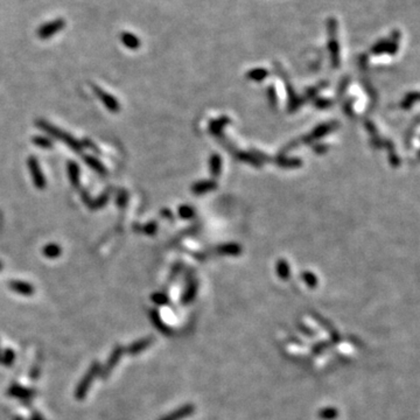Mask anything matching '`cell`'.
Here are the masks:
<instances>
[{"label":"cell","instance_id":"cell-12","mask_svg":"<svg viewBox=\"0 0 420 420\" xmlns=\"http://www.w3.org/2000/svg\"><path fill=\"white\" fill-rule=\"evenodd\" d=\"M82 198H83V201L85 203L88 204V207L90 208V209H98V208H102V207H104V204L108 202V200H109V195L108 194H104V195H101V196H99L97 200H95V201H92L90 197H89V195H88V193L87 191H82Z\"/></svg>","mask_w":420,"mask_h":420},{"label":"cell","instance_id":"cell-9","mask_svg":"<svg viewBox=\"0 0 420 420\" xmlns=\"http://www.w3.org/2000/svg\"><path fill=\"white\" fill-rule=\"evenodd\" d=\"M9 289H11L13 292L26 297H31L35 292L34 286L31 285L29 283L19 282V280H13V282L9 283Z\"/></svg>","mask_w":420,"mask_h":420},{"label":"cell","instance_id":"cell-21","mask_svg":"<svg viewBox=\"0 0 420 420\" xmlns=\"http://www.w3.org/2000/svg\"><path fill=\"white\" fill-rule=\"evenodd\" d=\"M155 229V226H154V223H151L150 226H147L146 227V233L148 234V235H152V233H153V230Z\"/></svg>","mask_w":420,"mask_h":420},{"label":"cell","instance_id":"cell-5","mask_svg":"<svg viewBox=\"0 0 420 420\" xmlns=\"http://www.w3.org/2000/svg\"><path fill=\"white\" fill-rule=\"evenodd\" d=\"M92 89H94L96 96L101 99L102 103L105 105V108H107L109 111H111L112 114H117V112L120 110V105H119L118 101L114 97V96L108 94L107 91L102 90L101 88L97 87V85H92Z\"/></svg>","mask_w":420,"mask_h":420},{"label":"cell","instance_id":"cell-10","mask_svg":"<svg viewBox=\"0 0 420 420\" xmlns=\"http://www.w3.org/2000/svg\"><path fill=\"white\" fill-rule=\"evenodd\" d=\"M153 342H154V339L152 336L151 337H145V339L138 340V341L132 343V345L126 349V352L128 354H131V355H137V354L144 352V350H146L148 347H151V345Z\"/></svg>","mask_w":420,"mask_h":420},{"label":"cell","instance_id":"cell-16","mask_svg":"<svg viewBox=\"0 0 420 420\" xmlns=\"http://www.w3.org/2000/svg\"><path fill=\"white\" fill-rule=\"evenodd\" d=\"M339 417V411L335 408H325L320 410L319 418L322 420H334Z\"/></svg>","mask_w":420,"mask_h":420},{"label":"cell","instance_id":"cell-22","mask_svg":"<svg viewBox=\"0 0 420 420\" xmlns=\"http://www.w3.org/2000/svg\"><path fill=\"white\" fill-rule=\"evenodd\" d=\"M2 266H4V265H2V263H1V262H0V271H1V269H2Z\"/></svg>","mask_w":420,"mask_h":420},{"label":"cell","instance_id":"cell-20","mask_svg":"<svg viewBox=\"0 0 420 420\" xmlns=\"http://www.w3.org/2000/svg\"><path fill=\"white\" fill-rule=\"evenodd\" d=\"M13 361H14V353H13L12 350H7L5 357H2V362H4L6 365H11Z\"/></svg>","mask_w":420,"mask_h":420},{"label":"cell","instance_id":"cell-18","mask_svg":"<svg viewBox=\"0 0 420 420\" xmlns=\"http://www.w3.org/2000/svg\"><path fill=\"white\" fill-rule=\"evenodd\" d=\"M127 200H128V194H127V191H126V190H120V191H119L118 197H117V203H118V207L124 208L125 206H126Z\"/></svg>","mask_w":420,"mask_h":420},{"label":"cell","instance_id":"cell-13","mask_svg":"<svg viewBox=\"0 0 420 420\" xmlns=\"http://www.w3.org/2000/svg\"><path fill=\"white\" fill-rule=\"evenodd\" d=\"M68 175L72 186L77 187L79 183V167L74 161H69L68 163Z\"/></svg>","mask_w":420,"mask_h":420},{"label":"cell","instance_id":"cell-19","mask_svg":"<svg viewBox=\"0 0 420 420\" xmlns=\"http://www.w3.org/2000/svg\"><path fill=\"white\" fill-rule=\"evenodd\" d=\"M152 299H153L154 302L159 303V305H164V303L167 302V298L166 296H164V294L161 293H157L153 294V297H152Z\"/></svg>","mask_w":420,"mask_h":420},{"label":"cell","instance_id":"cell-3","mask_svg":"<svg viewBox=\"0 0 420 420\" xmlns=\"http://www.w3.org/2000/svg\"><path fill=\"white\" fill-rule=\"evenodd\" d=\"M65 26V21L62 18H58L55 20H53V21L46 22L42 26H40L38 32H36V34L41 40H47L51 39L52 36H54L55 34H58L59 32H61L62 29L64 28Z\"/></svg>","mask_w":420,"mask_h":420},{"label":"cell","instance_id":"cell-17","mask_svg":"<svg viewBox=\"0 0 420 420\" xmlns=\"http://www.w3.org/2000/svg\"><path fill=\"white\" fill-rule=\"evenodd\" d=\"M32 141L33 144L36 145V146L45 148V150H49V148L53 147V141L51 140V139L41 137V135H35V137H33Z\"/></svg>","mask_w":420,"mask_h":420},{"label":"cell","instance_id":"cell-6","mask_svg":"<svg viewBox=\"0 0 420 420\" xmlns=\"http://www.w3.org/2000/svg\"><path fill=\"white\" fill-rule=\"evenodd\" d=\"M124 353H126V349H125L124 347H121V346L116 347V348L114 349V352H112V354H111V356L109 357L107 364H105L103 370L99 372V376H101V378H103V379L108 378V376L110 375L111 370L115 368L116 364H117L118 361H119V359L123 356Z\"/></svg>","mask_w":420,"mask_h":420},{"label":"cell","instance_id":"cell-4","mask_svg":"<svg viewBox=\"0 0 420 420\" xmlns=\"http://www.w3.org/2000/svg\"><path fill=\"white\" fill-rule=\"evenodd\" d=\"M27 165L29 168V172H31L32 178H33V182H34V186L38 188L39 190H44L46 188V179L44 177V173H42L41 167H40V164L38 161V159L35 157H29L27 160Z\"/></svg>","mask_w":420,"mask_h":420},{"label":"cell","instance_id":"cell-7","mask_svg":"<svg viewBox=\"0 0 420 420\" xmlns=\"http://www.w3.org/2000/svg\"><path fill=\"white\" fill-rule=\"evenodd\" d=\"M327 29H328V34L330 36V51H332L333 59L337 61L339 59V42H337V20L335 18H329L327 21Z\"/></svg>","mask_w":420,"mask_h":420},{"label":"cell","instance_id":"cell-1","mask_svg":"<svg viewBox=\"0 0 420 420\" xmlns=\"http://www.w3.org/2000/svg\"><path fill=\"white\" fill-rule=\"evenodd\" d=\"M36 126H39L41 130H44L45 132H47L48 134L53 135V137L60 139L61 141H63L68 145L69 147L71 148L74 152H81L82 151V144L79 143V141L76 140V139L70 135L67 132L61 131L60 128L55 127L54 125L49 124L48 121L42 120V119H39V120H36Z\"/></svg>","mask_w":420,"mask_h":420},{"label":"cell","instance_id":"cell-15","mask_svg":"<svg viewBox=\"0 0 420 420\" xmlns=\"http://www.w3.org/2000/svg\"><path fill=\"white\" fill-rule=\"evenodd\" d=\"M42 253H44L45 257L51 258V259H54V258H58V257L61 256L62 249H61V246L58 245V244L51 243V244H47V245H46L44 249H42Z\"/></svg>","mask_w":420,"mask_h":420},{"label":"cell","instance_id":"cell-14","mask_svg":"<svg viewBox=\"0 0 420 420\" xmlns=\"http://www.w3.org/2000/svg\"><path fill=\"white\" fill-rule=\"evenodd\" d=\"M84 161L89 165V166H90L92 168V170L97 172V173H99V174H107V168H105L104 165L102 164L97 158L91 157V155H85V157H84Z\"/></svg>","mask_w":420,"mask_h":420},{"label":"cell","instance_id":"cell-8","mask_svg":"<svg viewBox=\"0 0 420 420\" xmlns=\"http://www.w3.org/2000/svg\"><path fill=\"white\" fill-rule=\"evenodd\" d=\"M195 412V406L193 404H186L182 405L181 408L174 410L172 413H168L165 417H163L160 420H182L184 418H188Z\"/></svg>","mask_w":420,"mask_h":420},{"label":"cell","instance_id":"cell-11","mask_svg":"<svg viewBox=\"0 0 420 420\" xmlns=\"http://www.w3.org/2000/svg\"><path fill=\"white\" fill-rule=\"evenodd\" d=\"M120 41L123 42V45L126 47L127 49H131V51H137V49L140 47L141 41L138 39L137 35H134L133 33L130 32H124L120 34Z\"/></svg>","mask_w":420,"mask_h":420},{"label":"cell","instance_id":"cell-2","mask_svg":"<svg viewBox=\"0 0 420 420\" xmlns=\"http://www.w3.org/2000/svg\"><path fill=\"white\" fill-rule=\"evenodd\" d=\"M99 372H101V364H99L98 362H94L91 364L90 369L88 370V372L85 373L83 378H82V381L79 382L77 389H76L75 391V397L78 401H82V399L85 398L92 382H94V379L99 375Z\"/></svg>","mask_w":420,"mask_h":420}]
</instances>
